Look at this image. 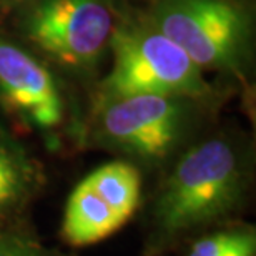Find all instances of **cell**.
<instances>
[{"mask_svg":"<svg viewBox=\"0 0 256 256\" xmlns=\"http://www.w3.org/2000/svg\"><path fill=\"white\" fill-rule=\"evenodd\" d=\"M142 176L130 163L112 162L84 178L65 206L64 236L86 246L108 238L132 218L140 203Z\"/></svg>","mask_w":256,"mask_h":256,"instance_id":"5","label":"cell"},{"mask_svg":"<svg viewBox=\"0 0 256 256\" xmlns=\"http://www.w3.org/2000/svg\"><path fill=\"white\" fill-rule=\"evenodd\" d=\"M190 256H256L254 233L224 232L210 234L193 244Z\"/></svg>","mask_w":256,"mask_h":256,"instance_id":"9","label":"cell"},{"mask_svg":"<svg viewBox=\"0 0 256 256\" xmlns=\"http://www.w3.org/2000/svg\"><path fill=\"white\" fill-rule=\"evenodd\" d=\"M0 256H47L20 240L0 236Z\"/></svg>","mask_w":256,"mask_h":256,"instance_id":"10","label":"cell"},{"mask_svg":"<svg viewBox=\"0 0 256 256\" xmlns=\"http://www.w3.org/2000/svg\"><path fill=\"white\" fill-rule=\"evenodd\" d=\"M152 27L202 70H238L248 52V17L230 0H160Z\"/></svg>","mask_w":256,"mask_h":256,"instance_id":"3","label":"cell"},{"mask_svg":"<svg viewBox=\"0 0 256 256\" xmlns=\"http://www.w3.org/2000/svg\"><path fill=\"white\" fill-rule=\"evenodd\" d=\"M106 98L130 95L196 96L208 90L203 70L155 27L114 30Z\"/></svg>","mask_w":256,"mask_h":256,"instance_id":"2","label":"cell"},{"mask_svg":"<svg viewBox=\"0 0 256 256\" xmlns=\"http://www.w3.org/2000/svg\"><path fill=\"white\" fill-rule=\"evenodd\" d=\"M180 96L130 95L110 98L102 114V132L114 145L142 158H162L182 128Z\"/></svg>","mask_w":256,"mask_h":256,"instance_id":"6","label":"cell"},{"mask_svg":"<svg viewBox=\"0 0 256 256\" xmlns=\"http://www.w3.org/2000/svg\"><path fill=\"white\" fill-rule=\"evenodd\" d=\"M0 98L38 128L62 122L64 100L54 75L34 55L0 38Z\"/></svg>","mask_w":256,"mask_h":256,"instance_id":"7","label":"cell"},{"mask_svg":"<svg viewBox=\"0 0 256 256\" xmlns=\"http://www.w3.org/2000/svg\"><path fill=\"white\" fill-rule=\"evenodd\" d=\"M25 32L35 47L62 65L90 66L114 35L104 0H38L28 10Z\"/></svg>","mask_w":256,"mask_h":256,"instance_id":"4","label":"cell"},{"mask_svg":"<svg viewBox=\"0 0 256 256\" xmlns=\"http://www.w3.org/2000/svg\"><path fill=\"white\" fill-rule=\"evenodd\" d=\"M243 188L240 158L224 140H208L178 162L162 192L156 218L168 233L214 222L236 204Z\"/></svg>","mask_w":256,"mask_h":256,"instance_id":"1","label":"cell"},{"mask_svg":"<svg viewBox=\"0 0 256 256\" xmlns=\"http://www.w3.org/2000/svg\"><path fill=\"white\" fill-rule=\"evenodd\" d=\"M30 183V170L17 152L0 142V213L24 196Z\"/></svg>","mask_w":256,"mask_h":256,"instance_id":"8","label":"cell"}]
</instances>
